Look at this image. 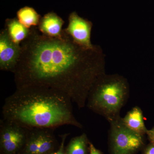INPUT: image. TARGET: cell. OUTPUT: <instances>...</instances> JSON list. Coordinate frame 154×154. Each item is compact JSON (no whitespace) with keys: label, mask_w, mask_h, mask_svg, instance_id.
Wrapping results in <instances>:
<instances>
[{"label":"cell","mask_w":154,"mask_h":154,"mask_svg":"<svg viewBox=\"0 0 154 154\" xmlns=\"http://www.w3.org/2000/svg\"><path fill=\"white\" fill-rule=\"evenodd\" d=\"M20 45L21 56L13 72L17 89H51L66 95L82 108L94 82L105 74V55L101 48H83L63 30L61 36L53 38L32 27Z\"/></svg>","instance_id":"cell-1"},{"label":"cell","mask_w":154,"mask_h":154,"mask_svg":"<svg viewBox=\"0 0 154 154\" xmlns=\"http://www.w3.org/2000/svg\"><path fill=\"white\" fill-rule=\"evenodd\" d=\"M72 103L66 95L48 88L17 89L5 100L2 119L28 129L67 125L82 128L74 115Z\"/></svg>","instance_id":"cell-2"},{"label":"cell","mask_w":154,"mask_h":154,"mask_svg":"<svg viewBox=\"0 0 154 154\" xmlns=\"http://www.w3.org/2000/svg\"><path fill=\"white\" fill-rule=\"evenodd\" d=\"M129 90L128 83L123 77L104 74L91 87L86 105L111 122L119 118V112L127 99Z\"/></svg>","instance_id":"cell-3"},{"label":"cell","mask_w":154,"mask_h":154,"mask_svg":"<svg viewBox=\"0 0 154 154\" xmlns=\"http://www.w3.org/2000/svg\"><path fill=\"white\" fill-rule=\"evenodd\" d=\"M110 123V137L114 154H132L143 145L142 135L127 127L121 119Z\"/></svg>","instance_id":"cell-4"},{"label":"cell","mask_w":154,"mask_h":154,"mask_svg":"<svg viewBox=\"0 0 154 154\" xmlns=\"http://www.w3.org/2000/svg\"><path fill=\"white\" fill-rule=\"evenodd\" d=\"M67 27L63 29L73 41L83 48L93 49L96 45L91 41L93 24L91 21L80 17L75 12L69 14Z\"/></svg>","instance_id":"cell-5"},{"label":"cell","mask_w":154,"mask_h":154,"mask_svg":"<svg viewBox=\"0 0 154 154\" xmlns=\"http://www.w3.org/2000/svg\"><path fill=\"white\" fill-rule=\"evenodd\" d=\"M28 129L2 119L0 123L1 144L6 154H13L25 144Z\"/></svg>","instance_id":"cell-6"},{"label":"cell","mask_w":154,"mask_h":154,"mask_svg":"<svg viewBox=\"0 0 154 154\" xmlns=\"http://www.w3.org/2000/svg\"><path fill=\"white\" fill-rule=\"evenodd\" d=\"M21 45L14 43L6 29L0 33V69L14 72L21 56Z\"/></svg>","instance_id":"cell-7"},{"label":"cell","mask_w":154,"mask_h":154,"mask_svg":"<svg viewBox=\"0 0 154 154\" xmlns=\"http://www.w3.org/2000/svg\"><path fill=\"white\" fill-rule=\"evenodd\" d=\"M63 19L54 12H50L41 17L37 28L42 34L53 38L62 35Z\"/></svg>","instance_id":"cell-8"},{"label":"cell","mask_w":154,"mask_h":154,"mask_svg":"<svg viewBox=\"0 0 154 154\" xmlns=\"http://www.w3.org/2000/svg\"><path fill=\"white\" fill-rule=\"evenodd\" d=\"M5 29L12 41L18 45L27 39L30 33V29L22 25L16 18L6 19Z\"/></svg>","instance_id":"cell-9"},{"label":"cell","mask_w":154,"mask_h":154,"mask_svg":"<svg viewBox=\"0 0 154 154\" xmlns=\"http://www.w3.org/2000/svg\"><path fill=\"white\" fill-rule=\"evenodd\" d=\"M121 119L127 127L139 134L142 135L147 131L144 122L142 112L139 107H134Z\"/></svg>","instance_id":"cell-10"},{"label":"cell","mask_w":154,"mask_h":154,"mask_svg":"<svg viewBox=\"0 0 154 154\" xmlns=\"http://www.w3.org/2000/svg\"><path fill=\"white\" fill-rule=\"evenodd\" d=\"M17 15L19 22L29 29L38 27L42 17L33 8L28 6L19 9Z\"/></svg>","instance_id":"cell-11"},{"label":"cell","mask_w":154,"mask_h":154,"mask_svg":"<svg viewBox=\"0 0 154 154\" xmlns=\"http://www.w3.org/2000/svg\"><path fill=\"white\" fill-rule=\"evenodd\" d=\"M87 137L85 134L73 138L69 143L67 154H86Z\"/></svg>","instance_id":"cell-12"},{"label":"cell","mask_w":154,"mask_h":154,"mask_svg":"<svg viewBox=\"0 0 154 154\" xmlns=\"http://www.w3.org/2000/svg\"><path fill=\"white\" fill-rule=\"evenodd\" d=\"M68 135V134H65L63 135L62 137V139L61 144L60 146V147L58 150L57 152H52L49 154H66L64 152V144L65 141Z\"/></svg>","instance_id":"cell-13"},{"label":"cell","mask_w":154,"mask_h":154,"mask_svg":"<svg viewBox=\"0 0 154 154\" xmlns=\"http://www.w3.org/2000/svg\"><path fill=\"white\" fill-rule=\"evenodd\" d=\"M90 152L89 154H102L99 150L96 149L92 144H90Z\"/></svg>","instance_id":"cell-14"},{"label":"cell","mask_w":154,"mask_h":154,"mask_svg":"<svg viewBox=\"0 0 154 154\" xmlns=\"http://www.w3.org/2000/svg\"><path fill=\"white\" fill-rule=\"evenodd\" d=\"M145 154H154V146H149L146 150Z\"/></svg>","instance_id":"cell-15"},{"label":"cell","mask_w":154,"mask_h":154,"mask_svg":"<svg viewBox=\"0 0 154 154\" xmlns=\"http://www.w3.org/2000/svg\"><path fill=\"white\" fill-rule=\"evenodd\" d=\"M147 133L148 134L149 137L152 140H154V128L151 130H148L147 131Z\"/></svg>","instance_id":"cell-16"},{"label":"cell","mask_w":154,"mask_h":154,"mask_svg":"<svg viewBox=\"0 0 154 154\" xmlns=\"http://www.w3.org/2000/svg\"><path fill=\"white\" fill-rule=\"evenodd\" d=\"M152 141L154 143V140H152Z\"/></svg>","instance_id":"cell-17"}]
</instances>
